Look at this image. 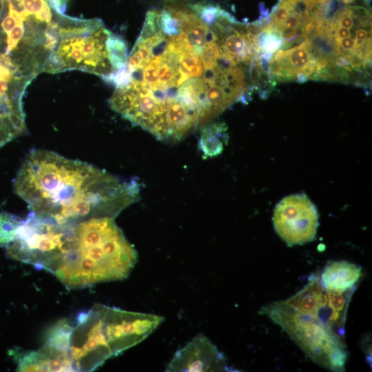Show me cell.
Returning <instances> with one entry per match:
<instances>
[{
    "mask_svg": "<svg viewBox=\"0 0 372 372\" xmlns=\"http://www.w3.org/2000/svg\"><path fill=\"white\" fill-rule=\"evenodd\" d=\"M137 260L114 218H94L69 227L59 255L47 270L68 288L81 289L127 278Z\"/></svg>",
    "mask_w": 372,
    "mask_h": 372,
    "instance_id": "3957f363",
    "label": "cell"
},
{
    "mask_svg": "<svg viewBox=\"0 0 372 372\" xmlns=\"http://www.w3.org/2000/svg\"><path fill=\"white\" fill-rule=\"evenodd\" d=\"M361 276L362 268L356 264L345 260L329 261L320 281L327 290L344 292L355 289Z\"/></svg>",
    "mask_w": 372,
    "mask_h": 372,
    "instance_id": "4fadbf2b",
    "label": "cell"
},
{
    "mask_svg": "<svg viewBox=\"0 0 372 372\" xmlns=\"http://www.w3.org/2000/svg\"><path fill=\"white\" fill-rule=\"evenodd\" d=\"M324 292L320 278L313 274L300 291L283 302L303 315L320 320L335 332L333 314L326 304Z\"/></svg>",
    "mask_w": 372,
    "mask_h": 372,
    "instance_id": "8fae6325",
    "label": "cell"
},
{
    "mask_svg": "<svg viewBox=\"0 0 372 372\" xmlns=\"http://www.w3.org/2000/svg\"><path fill=\"white\" fill-rule=\"evenodd\" d=\"M265 315L281 327L315 363L333 371H343L347 359L342 337L318 319L303 315L282 301L263 306Z\"/></svg>",
    "mask_w": 372,
    "mask_h": 372,
    "instance_id": "52a82bcc",
    "label": "cell"
},
{
    "mask_svg": "<svg viewBox=\"0 0 372 372\" xmlns=\"http://www.w3.org/2000/svg\"><path fill=\"white\" fill-rule=\"evenodd\" d=\"M273 223L278 235L289 247L304 245L316 237L318 213L305 194H293L276 206Z\"/></svg>",
    "mask_w": 372,
    "mask_h": 372,
    "instance_id": "9c48e42d",
    "label": "cell"
},
{
    "mask_svg": "<svg viewBox=\"0 0 372 372\" xmlns=\"http://www.w3.org/2000/svg\"><path fill=\"white\" fill-rule=\"evenodd\" d=\"M226 138L224 125L214 124L203 129L200 138L202 150L207 156L218 154L223 149Z\"/></svg>",
    "mask_w": 372,
    "mask_h": 372,
    "instance_id": "5bb4252c",
    "label": "cell"
},
{
    "mask_svg": "<svg viewBox=\"0 0 372 372\" xmlns=\"http://www.w3.org/2000/svg\"><path fill=\"white\" fill-rule=\"evenodd\" d=\"M58 3H59L61 6L66 8V3L68 0H54Z\"/></svg>",
    "mask_w": 372,
    "mask_h": 372,
    "instance_id": "2e32d148",
    "label": "cell"
},
{
    "mask_svg": "<svg viewBox=\"0 0 372 372\" xmlns=\"http://www.w3.org/2000/svg\"><path fill=\"white\" fill-rule=\"evenodd\" d=\"M72 226V225H70ZM70 226H61L30 212L6 246L8 255L37 268L47 269L58 257Z\"/></svg>",
    "mask_w": 372,
    "mask_h": 372,
    "instance_id": "ba28073f",
    "label": "cell"
},
{
    "mask_svg": "<svg viewBox=\"0 0 372 372\" xmlns=\"http://www.w3.org/2000/svg\"><path fill=\"white\" fill-rule=\"evenodd\" d=\"M162 316L95 304L71 327L68 352L75 371H92L147 338Z\"/></svg>",
    "mask_w": 372,
    "mask_h": 372,
    "instance_id": "277c9868",
    "label": "cell"
},
{
    "mask_svg": "<svg viewBox=\"0 0 372 372\" xmlns=\"http://www.w3.org/2000/svg\"><path fill=\"white\" fill-rule=\"evenodd\" d=\"M228 367L224 355L204 335L198 334L178 350L166 371H224Z\"/></svg>",
    "mask_w": 372,
    "mask_h": 372,
    "instance_id": "30bf717a",
    "label": "cell"
},
{
    "mask_svg": "<svg viewBox=\"0 0 372 372\" xmlns=\"http://www.w3.org/2000/svg\"><path fill=\"white\" fill-rule=\"evenodd\" d=\"M54 46L51 22L43 12L20 0H0V74L32 81L46 72Z\"/></svg>",
    "mask_w": 372,
    "mask_h": 372,
    "instance_id": "5b68a950",
    "label": "cell"
},
{
    "mask_svg": "<svg viewBox=\"0 0 372 372\" xmlns=\"http://www.w3.org/2000/svg\"><path fill=\"white\" fill-rule=\"evenodd\" d=\"M22 223L18 216L0 211V246L6 247L14 240Z\"/></svg>",
    "mask_w": 372,
    "mask_h": 372,
    "instance_id": "9a60e30c",
    "label": "cell"
},
{
    "mask_svg": "<svg viewBox=\"0 0 372 372\" xmlns=\"http://www.w3.org/2000/svg\"><path fill=\"white\" fill-rule=\"evenodd\" d=\"M13 186L32 212L61 226L94 218H114L139 197L136 180H122L45 149L27 154Z\"/></svg>",
    "mask_w": 372,
    "mask_h": 372,
    "instance_id": "7a4b0ae2",
    "label": "cell"
},
{
    "mask_svg": "<svg viewBox=\"0 0 372 372\" xmlns=\"http://www.w3.org/2000/svg\"><path fill=\"white\" fill-rule=\"evenodd\" d=\"M206 70L180 21L149 10L124 66L109 79L112 109L157 138L178 141L202 125L198 82Z\"/></svg>",
    "mask_w": 372,
    "mask_h": 372,
    "instance_id": "6da1fadb",
    "label": "cell"
},
{
    "mask_svg": "<svg viewBox=\"0 0 372 372\" xmlns=\"http://www.w3.org/2000/svg\"><path fill=\"white\" fill-rule=\"evenodd\" d=\"M19 371H74L67 351L45 344L37 351L20 353L16 357Z\"/></svg>",
    "mask_w": 372,
    "mask_h": 372,
    "instance_id": "7c38bea8",
    "label": "cell"
},
{
    "mask_svg": "<svg viewBox=\"0 0 372 372\" xmlns=\"http://www.w3.org/2000/svg\"><path fill=\"white\" fill-rule=\"evenodd\" d=\"M127 58L125 41L110 31L101 19L64 14L47 72L78 70L107 81L124 66Z\"/></svg>",
    "mask_w": 372,
    "mask_h": 372,
    "instance_id": "8992f818",
    "label": "cell"
}]
</instances>
